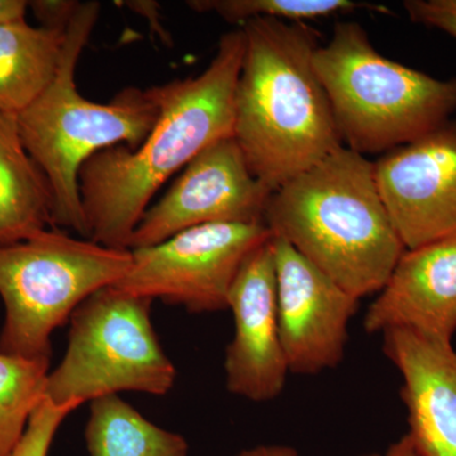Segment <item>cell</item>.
I'll return each mask as SVG.
<instances>
[{
    "label": "cell",
    "instance_id": "cell-1",
    "mask_svg": "<svg viewBox=\"0 0 456 456\" xmlns=\"http://www.w3.org/2000/svg\"><path fill=\"white\" fill-rule=\"evenodd\" d=\"M244 53V31L224 33L202 73L151 86L160 114L139 146L108 147L83 165L79 194L90 240L130 250L141 217L165 183L206 147L233 136Z\"/></svg>",
    "mask_w": 456,
    "mask_h": 456
},
{
    "label": "cell",
    "instance_id": "cell-2",
    "mask_svg": "<svg viewBox=\"0 0 456 456\" xmlns=\"http://www.w3.org/2000/svg\"><path fill=\"white\" fill-rule=\"evenodd\" d=\"M241 29L233 137L254 175L274 193L344 145L314 70L320 33L270 18H255Z\"/></svg>",
    "mask_w": 456,
    "mask_h": 456
},
{
    "label": "cell",
    "instance_id": "cell-3",
    "mask_svg": "<svg viewBox=\"0 0 456 456\" xmlns=\"http://www.w3.org/2000/svg\"><path fill=\"white\" fill-rule=\"evenodd\" d=\"M264 224L358 299L382 289L406 250L373 161L345 146L277 189Z\"/></svg>",
    "mask_w": 456,
    "mask_h": 456
},
{
    "label": "cell",
    "instance_id": "cell-4",
    "mask_svg": "<svg viewBox=\"0 0 456 456\" xmlns=\"http://www.w3.org/2000/svg\"><path fill=\"white\" fill-rule=\"evenodd\" d=\"M98 2L80 3L66 29L61 60L49 88L18 114L27 151L46 176L53 200V227L89 239L79 194V173L93 155L116 145L137 147L158 121L151 88H126L110 103L77 92L75 70L94 29Z\"/></svg>",
    "mask_w": 456,
    "mask_h": 456
},
{
    "label": "cell",
    "instance_id": "cell-5",
    "mask_svg": "<svg viewBox=\"0 0 456 456\" xmlns=\"http://www.w3.org/2000/svg\"><path fill=\"white\" fill-rule=\"evenodd\" d=\"M314 65L342 145L360 155L387 154L456 112V79L393 61L378 53L359 23H338L330 41L318 46Z\"/></svg>",
    "mask_w": 456,
    "mask_h": 456
},
{
    "label": "cell",
    "instance_id": "cell-6",
    "mask_svg": "<svg viewBox=\"0 0 456 456\" xmlns=\"http://www.w3.org/2000/svg\"><path fill=\"white\" fill-rule=\"evenodd\" d=\"M131 250L107 248L50 227L0 245V297L5 320L0 353L51 362V336L93 293L118 283Z\"/></svg>",
    "mask_w": 456,
    "mask_h": 456
},
{
    "label": "cell",
    "instance_id": "cell-7",
    "mask_svg": "<svg viewBox=\"0 0 456 456\" xmlns=\"http://www.w3.org/2000/svg\"><path fill=\"white\" fill-rule=\"evenodd\" d=\"M154 301L102 288L71 314L64 359L50 371L45 397L56 404H83L121 392L165 395L176 369L151 320Z\"/></svg>",
    "mask_w": 456,
    "mask_h": 456
},
{
    "label": "cell",
    "instance_id": "cell-8",
    "mask_svg": "<svg viewBox=\"0 0 456 456\" xmlns=\"http://www.w3.org/2000/svg\"><path fill=\"white\" fill-rule=\"evenodd\" d=\"M270 237L265 224L188 228L159 244L132 248L131 269L114 287L191 314L226 311L242 264Z\"/></svg>",
    "mask_w": 456,
    "mask_h": 456
},
{
    "label": "cell",
    "instance_id": "cell-9",
    "mask_svg": "<svg viewBox=\"0 0 456 456\" xmlns=\"http://www.w3.org/2000/svg\"><path fill=\"white\" fill-rule=\"evenodd\" d=\"M272 194L248 167L235 137H224L200 152L146 209L130 250L202 224H264Z\"/></svg>",
    "mask_w": 456,
    "mask_h": 456
},
{
    "label": "cell",
    "instance_id": "cell-10",
    "mask_svg": "<svg viewBox=\"0 0 456 456\" xmlns=\"http://www.w3.org/2000/svg\"><path fill=\"white\" fill-rule=\"evenodd\" d=\"M281 344L292 374L341 364L360 299L336 284L283 239L272 235Z\"/></svg>",
    "mask_w": 456,
    "mask_h": 456
},
{
    "label": "cell",
    "instance_id": "cell-11",
    "mask_svg": "<svg viewBox=\"0 0 456 456\" xmlns=\"http://www.w3.org/2000/svg\"><path fill=\"white\" fill-rule=\"evenodd\" d=\"M374 176L404 248L456 232V121L383 154Z\"/></svg>",
    "mask_w": 456,
    "mask_h": 456
},
{
    "label": "cell",
    "instance_id": "cell-12",
    "mask_svg": "<svg viewBox=\"0 0 456 456\" xmlns=\"http://www.w3.org/2000/svg\"><path fill=\"white\" fill-rule=\"evenodd\" d=\"M235 331L224 355L228 392L265 403L283 393L290 374L281 344L272 237L242 264L228 296Z\"/></svg>",
    "mask_w": 456,
    "mask_h": 456
},
{
    "label": "cell",
    "instance_id": "cell-13",
    "mask_svg": "<svg viewBox=\"0 0 456 456\" xmlns=\"http://www.w3.org/2000/svg\"><path fill=\"white\" fill-rule=\"evenodd\" d=\"M368 334L408 330L452 342L456 332V232L406 248L362 322Z\"/></svg>",
    "mask_w": 456,
    "mask_h": 456
},
{
    "label": "cell",
    "instance_id": "cell-14",
    "mask_svg": "<svg viewBox=\"0 0 456 456\" xmlns=\"http://www.w3.org/2000/svg\"><path fill=\"white\" fill-rule=\"evenodd\" d=\"M383 351L401 375L407 435L421 456H456V350L452 342L384 332Z\"/></svg>",
    "mask_w": 456,
    "mask_h": 456
},
{
    "label": "cell",
    "instance_id": "cell-15",
    "mask_svg": "<svg viewBox=\"0 0 456 456\" xmlns=\"http://www.w3.org/2000/svg\"><path fill=\"white\" fill-rule=\"evenodd\" d=\"M49 183L27 151L17 116L0 112V245L53 227Z\"/></svg>",
    "mask_w": 456,
    "mask_h": 456
},
{
    "label": "cell",
    "instance_id": "cell-16",
    "mask_svg": "<svg viewBox=\"0 0 456 456\" xmlns=\"http://www.w3.org/2000/svg\"><path fill=\"white\" fill-rule=\"evenodd\" d=\"M65 38L66 31L26 20L0 25V112L18 116L49 88Z\"/></svg>",
    "mask_w": 456,
    "mask_h": 456
},
{
    "label": "cell",
    "instance_id": "cell-17",
    "mask_svg": "<svg viewBox=\"0 0 456 456\" xmlns=\"http://www.w3.org/2000/svg\"><path fill=\"white\" fill-rule=\"evenodd\" d=\"M89 456H188L184 436L159 428L118 395L89 402Z\"/></svg>",
    "mask_w": 456,
    "mask_h": 456
},
{
    "label": "cell",
    "instance_id": "cell-18",
    "mask_svg": "<svg viewBox=\"0 0 456 456\" xmlns=\"http://www.w3.org/2000/svg\"><path fill=\"white\" fill-rule=\"evenodd\" d=\"M49 373L50 362L0 353V456L11 455L22 439Z\"/></svg>",
    "mask_w": 456,
    "mask_h": 456
},
{
    "label": "cell",
    "instance_id": "cell-19",
    "mask_svg": "<svg viewBox=\"0 0 456 456\" xmlns=\"http://www.w3.org/2000/svg\"><path fill=\"white\" fill-rule=\"evenodd\" d=\"M188 5L200 13L213 12L226 22L239 26L255 18L305 23L369 8L364 3L351 0H193Z\"/></svg>",
    "mask_w": 456,
    "mask_h": 456
},
{
    "label": "cell",
    "instance_id": "cell-20",
    "mask_svg": "<svg viewBox=\"0 0 456 456\" xmlns=\"http://www.w3.org/2000/svg\"><path fill=\"white\" fill-rule=\"evenodd\" d=\"M82 404L77 402L56 404L49 398L42 399L38 407L33 411L22 439L9 456L49 455L51 445L60 426Z\"/></svg>",
    "mask_w": 456,
    "mask_h": 456
},
{
    "label": "cell",
    "instance_id": "cell-21",
    "mask_svg": "<svg viewBox=\"0 0 456 456\" xmlns=\"http://www.w3.org/2000/svg\"><path fill=\"white\" fill-rule=\"evenodd\" d=\"M403 7L412 22L440 29L456 40V0H407Z\"/></svg>",
    "mask_w": 456,
    "mask_h": 456
},
{
    "label": "cell",
    "instance_id": "cell-22",
    "mask_svg": "<svg viewBox=\"0 0 456 456\" xmlns=\"http://www.w3.org/2000/svg\"><path fill=\"white\" fill-rule=\"evenodd\" d=\"M79 4L80 2L73 0H35L28 2V9H31L41 27L66 31Z\"/></svg>",
    "mask_w": 456,
    "mask_h": 456
},
{
    "label": "cell",
    "instance_id": "cell-23",
    "mask_svg": "<svg viewBox=\"0 0 456 456\" xmlns=\"http://www.w3.org/2000/svg\"><path fill=\"white\" fill-rule=\"evenodd\" d=\"M28 2L25 0H0V25L26 20Z\"/></svg>",
    "mask_w": 456,
    "mask_h": 456
},
{
    "label": "cell",
    "instance_id": "cell-24",
    "mask_svg": "<svg viewBox=\"0 0 456 456\" xmlns=\"http://www.w3.org/2000/svg\"><path fill=\"white\" fill-rule=\"evenodd\" d=\"M235 456H299L298 452L289 445L283 444H266L254 448L245 449Z\"/></svg>",
    "mask_w": 456,
    "mask_h": 456
},
{
    "label": "cell",
    "instance_id": "cell-25",
    "mask_svg": "<svg viewBox=\"0 0 456 456\" xmlns=\"http://www.w3.org/2000/svg\"><path fill=\"white\" fill-rule=\"evenodd\" d=\"M359 456H421L417 452L415 445L411 441L410 436L404 434L401 439L395 441L388 446V449L383 452H373V454H365Z\"/></svg>",
    "mask_w": 456,
    "mask_h": 456
}]
</instances>
